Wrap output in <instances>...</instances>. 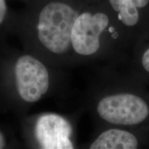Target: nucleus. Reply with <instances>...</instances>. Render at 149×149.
I'll use <instances>...</instances> for the list:
<instances>
[{
	"label": "nucleus",
	"instance_id": "nucleus-1",
	"mask_svg": "<svg viewBox=\"0 0 149 149\" xmlns=\"http://www.w3.org/2000/svg\"><path fill=\"white\" fill-rule=\"evenodd\" d=\"M79 14L61 1L44 6L38 15L35 38L26 43L29 53L55 64L72 56V28Z\"/></svg>",
	"mask_w": 149,
	"mask_h": 149
},
{
	"label": "nucleus",
	"instance_id": "nucleus-2",
	"mask_svg": "<svg viewBox=\"0 0 149 149\" xmlns=\"http://www.w3.org/2000/svg\"><path fill=\"white\" fill-rule=\"evenodd\" d=\"M49 65L31 53H22L13 59L7 77L10 94L24 107L36 104L49 93L52 76Z\"/></svg>",
	"mask_w": 149,
	"mask_h": 149
},
{
	"label": "nucleus",
	"instance_id": "nucleus-3",
	"mask_svg": "<svg viewBox=\"0 0 149 149\" xmlns=\"http://www.w3.org/2000/svg\"><path fill=\"white\" fill-rule=\"evenodd\" d=\"M95 111L107 124L123 127L138 126L149 120V102L133 91L112 92L99 99Z\"/></svg>",
	"mask_w": 149,
	"mask_h": 149
},
{
	"label": "nucleus",
	"instance_id": "nucleus-4",
	"mask_svg": "<svg viewBox=\"0 0 149 149\" xmlns=\"http://www.w3.org/2000/svg\"><path fill=\"white\" fill-rule=\"evenodd\" d=\"M109 24V18L104 13L79 14L71 31L72 55L77 58H93L101 51L102 36Z\"/></svg>",
	"mask_w": 149,
	"mask_h": 149
},
{
	"label": "nucleus",
	"instance_id": "nucleus-5",
	"mask_svg": "<svg viewBox=\"0 0 149 149\" xmlns=\"http://www.w3.org/2000/svg\"><path fill=\"white\" fill-rule=\"evenodd\" d=\"M30 135L35 146L42 149H71L73 130L71 123L56 113H43L34 119Z\"/></svg>",
	"mask_w": 149,
	"mask_h": 149
},
{
	"label": "nucleus",
	"instance_id": "nucleus-6",
	"mask_svg": "<svg viewBox=\"0 0 149 149\" xmlns=\"http://www.w3.org/2000/svg\"><path fill=\"white\" fill-rule=\"evenodd\" d=\"M139 140L135 134L120 128H111L97 136L89 145L90 149H136Z\"/></svg>",
	"mask_w": 149,
	"mask_h": 149
},
{
	"label": "nucleus",
	"instance_id": "nucleus-7",
	"mask_svg": "<svg viewBox=\"0 0 149 149\" xmlns=\"http://www.w3.org/2000/svg\"><path fill=\"white\" fill-rule=\"evenodd\" d=\"M110 4L117 13L118 19L127 27H133L139 20V9L149 3V0H109Z\"/></svg>",
	"mask_w": 149,
	"mask_h": 149
},
{
	"label": "nucleus",
	"instance_id": "nucleus-8",
	"mask_svg": "<svg viewBox=\"0 0 149 149\" xmlns=\"http://www.w3.org/2000/svg\"><path fill=\"white\" fill-rule=\"evenodd\" d=\"M140 64L144 71L149 74V46L145 48L141 53Z\"/></svg>",
	"mask_w": 149,
	"mask_h": 149
},
{
	"label": "nucleus",
	"instance_id": "nucleus-9",
	"mask_svg": "<svg viewBox=\"0 0 149 149\" xmlns=\"http://www.w3.org/2000/svg\"><path fill=\"white\" fill-rule=\"evenodd\" d=\"M10 142L9 136L4 130L0 129V149L8 148L10 146Z\"/></svg>",
	"mask_w": 149,
	"mask_h": 149
},
{
	"label": "nucleus",
	"instance_id": "nucleus-10",
	"mask_svg": "<svg viewBox=\"0 0 149 149\" xmlns=\"http://www.w3.org/2000/svg\"><path fill=\"white\" fill-rule=\"evenodd\" d=\"M7 14V5L6 0H0V26L5 21Z\"/></svg>",
	"mask_w": 149,
	"mask_h": 149
}]
</instances>
